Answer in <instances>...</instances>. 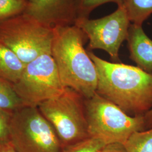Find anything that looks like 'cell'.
<instances>
[{
	"label": "cell",
	"mask_w": 152,
	"mask_h": 152,
	"mask_svg": "<svg viewBox=\"0 0 152 152\" xmlns=\"http://www.w3.org/2000/svg\"><path fill=\"white\" fill-rule=\"evenodd\" d=\"M87 53L97 71L96 92L130 116H144L152 109V72L138 66L109 62L91 51Z\"/></svg>",
	"instance_id": "1"
},
{
	"label": "cell",
	"mask_w": 152,
	"mask_h": 152,
	"mask_svg": "<svg viewBox=\"0 0 152 152\" xmlns=\"http://www.w3.org/2000/svg\"><path fill=\"white\" fill-rule=\"evenodd\" d=\"M51 55L65 87H70L86 99L96 91L97 71L84 45L87 36L75 25L54 28Z\"/></svg>",
	"instance_id": "2"
},
{
	"label": "cell",
	"mask_w": 152,
	"mask_h": 152,
	"mask_svg": "<svg viewBox=\"0 0 152 152\" xmlns=\"http://www.w3.org/2000/svg\"><path fill=\"white\" fill-rule=\"evenodd\" d=\"M85 103L90 137L124 144L134 132L146 130L144 116L128 115L97 92Z\"/></svg>",
	"instance_id": "3"
},
{
	"label": "cell",
	"mask_w": 152,
	"mask_h": 152,
	"mask_svg": "<svg viewBox=\"0 0 152 152\" xmlns=\"http://www.w3.org/2000/svg\"><path fill=\"white\" fill-rule=\"evenodd\" d=\"M85 99L75 90L65 87L60 95L37 107L54 128L63 148L90 137Z\"/></svg>",
	"instance_id": "4"
},
{
	"label": "cell",
	"mask_w": 152,
	"mask_h": 152,
	"mask_svg": "<svg viewBox=\"0 0 152 152\" xmlns=\"http://www.w3.org/2000/svg\"><path fill=\"white\" fill-rule=\"evenodd\" d=\"M54 28L23 12L0 21V42L12 50L25 64L51 54Z\"/></svg>",
	"instance_id": "5"
},
{
	"label": "cell",
	"mask_w": 152,
	"mask_h": 152,
	"mask_svg": "<svg viewBox=\"0 0 152 152\" xmlns=\"http://www.w3.org/2000/svg\"><path fill=\"white\" fill-rule=\"evenodd\" d=\"M9 140L18 152H63L56 132L37 107H24L11 114Z\"/></svg>",
	"instance_id": "6"
},
{
	"label": "cell",
	"mask_w": 152,
	"mask_h": 152,
	"mask_svg": "<svg viewBox=\"0 0 152 152\" xmlns=\"http://www.w3.org/2000/svg\"><path fill=\"white\" fill-rule=\"evenodd\" d=\"M12 87L23 106L28 107H38L65 88L51 54L42 55L26 64L20 77Z\"/></svg>",
	"instance_id": "7"
},
{
	"label": "cell",
	"mask_w": 152,
	"mask_h": 152,
	"mask_svg": "<svg viewBox=\"0 0 152 152\" xmlns=\"http://www.w3.org/2000/svg\"><path fill=\"white\" fill-rule=\"evenodd\" d=\"M131 22L123 6L107 16L97 19H78L75 26L81 29L89 41L88 50L106 51L114 63H120L119 51L126 40Z\"/></svg>",
	"instance_id": "8"
},
{
	"label": "cell",
	"mask_w": 152,
	"mask_h": 152,
	"mask_svg": "<svg viewBox=\"0 0 152 152\" xmlns=\"http://www.w3.org/2000/svg\"><path fill=\"white\" fill-rule=\"evenodd\" d=\"M24 12L52 28L73 26L78 18L77 0H29Z\"/></svg>",
	"instance_id": "9"
},
{
	"label": "cell",
	"mask_w": 152,
	"mask_h": 152,
	"mask_svg": "<svg viewBox=\"0 0 152 152\" xmlns=\"http://www.w3.org/2000/svg\"><path fill=\"white\" fill-rule=\"evenodd\" d=\"M130 58L137 66L147 72H152V39L142 26L131 23L126 38Z\"/></svg>",
	"instance_id": "10"
},
{
	"label": "cell",
	"mask_w": 152,
	"mask_h": 152,
	"mask_svg": "<svg viewBox=\"0 0 152 152\" xmlns=\"http://www.w3.org/2000/svg\"><path fill=\"white\" fill-rule=\"evenodd\" d=\"M26 64L12 50L0 42V80L12 86L19 79Z\"/></svg>",
	"instance_id": "11"
},
{
	"label": "cell",
	"mask_w": 152,
	"mask_h": 152,
	"mask_svg": "<svg viewBox=\"0 0 152 152\" xmlns=\"http://www.w3.org/2000/svg\"><path fill=\"white\" fill-rule=\"evenodd\" d=\"M131 23L142 26L152 14V0H124L123 5Z\"/></svg>",
	"instance_id": "12"
},
{
	"label": "cell",
	"mask_w": 152,
	"mask_h": 152,
	"mask_svg": "<svg viewBox=\"0 0 152 152\" xmlns=\"http://www.w3.org/2000/svg\"><path fill=\"white\" fill-rule=\"evenodd\" d=\"M124 145L127 152H152V127L134 132Z\"/></svg>",
	"instance_id": "13"
},
{
	"label": "cell",
	"mask_w": 152,
	"mask_h": 152,
	"mask_svg": "<svg viewBox=\"0 0 152 152\" xmlns=\"http://www.w3.org/2000/svg\"><path fill=\"white\" fill-rule=\"evenodd\" d=\"M24 107L12 86L0 80V109L12 114Z\"/></svg>",
	"instance_id": "14"
},
{
	"label": "cell",
	"mask_w": 152,
	"mask_h": 152,
	"mask_svg": "<svg viewBox=\"0 0 152 152\" xmlns=\"http://www.w3.org/2000/svg\"><path fill=\"white\" fill-rule=\"evenodd\" d=\"M26 0H0V21L24 12Z\"/></svg>",
	"instance_id": "15"
},
{
	"label": "cell",
	"mask_w": 152,
	"mask_h": 152,
	"mask_svg": "<svg viewBox=\"0 0 152 152\" xmlns=\"http://www.w3.org/2000/svg\"><path fill=\"white\" fill-rule=\"evenodd\" d=\"M107 144L102 139L90 137L63 148V152H99Z\"/></svg>",
	"instance_id": "16"
},
{
	"label": "cell",
	"mask_w": 152,
	"mask_h": 152,
	"mask_svg": "<svg viewBox=\"0 0 152 152\" xmlns=\"http://www.w3.org/2000/svg\"><path fill=\"white\" fill-rule=\"evenodd\" d=\"M108 2H113L121 6L123 5L124 0H77V19L89 18L91 12L95 9Z\"/></svg>",
	"instance_id": "17"
},
{
	"label": "cell",
	"mask_w": 152,
	"mask_h": 152,
	"mask_svg": "<svg viewBox=\"0 0 152 152\" xmlns=\"http://www.w3.org/2000/svg\"><path fill=\"white\" fill-rule=\"evenodd\" d=\"M11 114L0 109V142L9 141V124Z\"/></svg>",
	"instance_id": "18"
},
{
	"label": "cell",
	"mask_w": 152,
	"mask_h": 152,
	"mask_svg": "<svg viewBox=\"0 0 152 152\" xmlns=\"http://www.w3.org/2000/svg\"><path fill=\"white\" fill-rule=\"evenodd\" d=\"M99 152H127V151L123 144L109 143L105 145Z\"/></svg>",
	"instance_id": "19"
},
{
	"label": "cell",
	"mask_w": 152,
	"mask_h": 152,
	"mask_svg": "<svg viewBox=\"0 0 152 152\" xmlns=\"http://www.w3.org/2000/svg\"><path fill=\"white\" fill-rule=\"evenodd\" d=\"M0 152H18L12 144L11 141L0 142Z\"/></svg>",
	"instance_id": "20"
},
{
	"label": "cell",
	"mask_w": 152,
	"mask_h": 152,
	"mask_svg": "<svg viewBox=\"0 0 152 152\" xmlns=\"http://www.w3.org/2000/svg\"><path fill=\"white\" fill-rule=\"evenodd\" d=\"M144 121L146 130L152 127V109L144 115Z\"/></svg>",
	"instance_id": "21"
}]
</instances>
